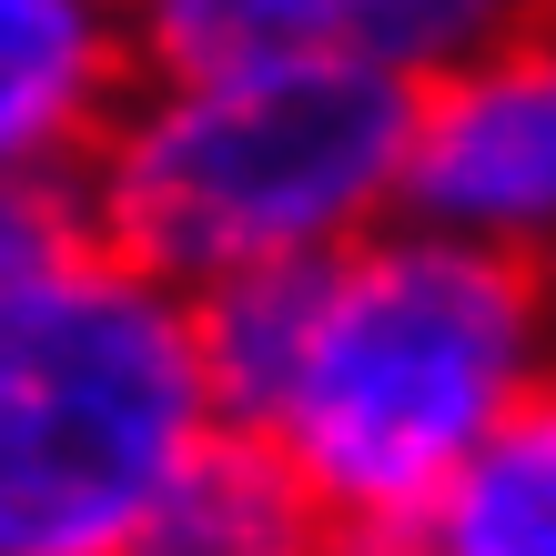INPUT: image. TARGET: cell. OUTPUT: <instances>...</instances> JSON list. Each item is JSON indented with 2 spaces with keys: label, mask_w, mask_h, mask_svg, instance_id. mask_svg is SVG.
Listing matches in <instances>:
<instances>
[{
  "label": "cell",
  "mask_w": 556,
  "mask_h": 556,
  "mask_svg": "<svg viewBox=\"0 0 556 556\" xmlns=\"http://www.w3.org/2000/svg\"><path fill=\"white\" fill-rule=\"evenodd\" d=\"M415 81L354 51H264L132 72L81 152L91 233L203 293L253 264L344 253L405 213Z\"/></svg>",
  "instance_id": "obj_1"
},
{
  "label": "cell",
  "mask_w": 556,
  "mask_h": 556,
  "mask_svg": "<svg viewBox=\"0 0 556 556\" xmlns=\"http://www.w3.org/2000/svg\"><path fill=\"white\" fill-rule=\"evenodd\" d=\"M556 375V264L445 223H375L324 253L314 334L264 435L344 516H425L435 485Z\"/></svg>",
  "instance_id": "obj_2"
},
{
  "label": "cell",
  "mask_w": 556,
  "mask_h": 556,
  "mask_svg": "<svg viewBox=\"0 0 556 556\" xmlns=\"http://www.w3.org/2000/svg\"><path fill=\"white\" fill-rule=\"evenodd\" d=\"M213 425L182 283L81 243L0 293V556H122Z\"/></svg>",
  "instance_id": "obj_3"
},
{
  "label": "cell",
  "mask_w": 556,
  "mask_h": 556,
  "mask_svg": "<svg viewBox=\"0 0 556 556\" xmlns=\"http://www.w3.org/2000/svg\"><path fill=\"white\" fill-rule=\"evenodd\" d=\"M405 213L556 264V21L415 81Z\"/></svg>",
  "instance_id": "obj_4"
},
{
  "label": "cell",
  "mask_w": 556,
  "mask_h": 556,
  "mask_svg": "<svg viewBox=\"0 0 556 556\" xmlns=\"http://www.w3.org/2000/svg\"><path fill=\"white\" fill-rule=\"evenodd\" d=\"M344 516L324 506V485L283 455V435L223 415L203 445L173 466L122 556H334Z\"/></svg>",
  "instance_id": "obj_5"
},
{
  "label": "cell",
  "mask_w": 556,
  "mask_h": 556,
  "mask_svg": "<svg viewBox=\"0 0 556 556\" xmlns=\"http://www.w3.org/2000/svg\"><path fill=\"white\" fill-rule=\"evenodd\" d=\"M132 72L122 0H0V162H81Z\"/></svg>",
  "instance_id": "obj_6"
},
{
  "label": "cell",
  "mask_w": 556,
  "mask_h": 556,
  "mask_svg": "<svg viewBox=\"0 0 556 556\" xmlns=\"http://www.w3.org/2000/svg\"><path fill=\"white\" fill-rule=\"evenodd\" d=\"M415 556H556V375L435 485Z\"/></svg>",
  "instance_id": "obj_7"
},
{
  "label": "cell",
  "mask_w": 556,
  "mask_h": 556,
  "mask_svg": "<svg viewBox=\"0 0 556 556\" xmlns=\"http://www.w3.org/2000/svg\"><path fill=\"white\" fill-rule=\"evenodd\" d=\"M314 283H324V253H304V264H253V274H223V283L192 293L203 375H213V405L233 425H274L293 365H304V334H314Z\"/></svg>",
  "instance_id": "obj_8"
},
{
  "label": "cell",
  "mask_w": 556,
  "mask_h": 556,
  "mask_svg": "<svg viewBox=\"0 0 556 556\" xmlns=\"http://www.w3.org/2000/svg\"><path fill=\"white\" fill-rule=\"evenodd\" d=\"M536 21H556V0H324V51H354L395 81H435Z\"/></svg>",
  "instance_id": "obj_9"
},
{
  "label": "cell",
  "mask_w": 556,
  "mask_h": 556,
  "mask_svg": "<svg viewBox=\"0 0 556 556\" xmlns=\"http://www.w3.org/2000/svg\"><path fill=\"white\" fill-rule=\"evenodd\" d=\"M142 72L182 61H264V51H324V0H122Z\"/></svg>",
  "instance_id": "obj_10"
},
{
  "label": "cell",
  "mask_w": 556,
  "mask_h": 556,
  "mask_svg": "<svg viewBox=\"0 0 556 556\" xmlns=\"http://www.w3.org/2000/svg\"><path fill=\"white\" fill-rule=\"evenodd\" d=\"M91 233V192H81V162H0V293L61 274Z\"/></svg>",
  "instance_id": "obj_11"
}]
</instances>
